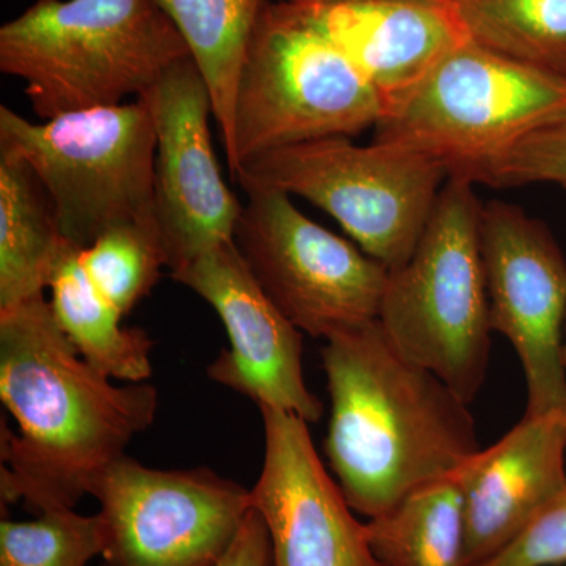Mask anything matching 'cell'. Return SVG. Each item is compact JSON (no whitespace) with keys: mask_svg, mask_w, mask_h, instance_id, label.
<instances>
[{"mask_svg":"<svg viewBox=\"0 0 566 566\" xmlns=\"http://www.w3.org/2000/svg\"><path fill=\"white\" fill-rule=\"evenodd\" d=\"M480 251L491 329L523 367L524 415L566 411L564 251L545 222L502 200L482 205Z\"/></svg>","mask_w":566,"mask_h":566,"instance_id":"11","label":"cell"},{"mask_svg":"<svg viewBox=\"0 0 566 566\" xmlns=\"http://www.w3.org/2000/svg\"><path fill=\"white\" fill-rule=\"evenodd\" d=\"M495 189L553 185L566 189V117L528 134L468 178Z\"/></svg>","mask_w":566,"mask_h":566,"instance_id":"24","label":"cell"},{"mask_svg":"<svg viewBox=\"0 0 566 566\" xmlns=\"http://www.w3.org/2000/svg\"><path fill=\"white\" fill-rule=\"evenodd\" d=\"M81 262L96 289L128 315L167 268L158 222H128L107 230L82 249Z\"/></svg>","mask_w":566,"mask_h":566,"instance_id":"22","label":"cell"},{"mask_svg":"<svg viewBox=\"0 0 566 566\" xmlns=\"http://www.w3.org/2000/svg\"><path fill=\"white\" fill-rule=\"evenodd\" d=\"M0 148L32 167L74 248L122 223L156 221V132L145 99L41 123L0 106Z\"/></svg>","mask_w":566,"mask_h":566,"instance_id":"7","label":"cell"},{"mask_svg":"<svg viewBox=\"0 0 566 566\" xmlns=\"http://www.w3.org/2000/svg\"><path fill=\"white\" fill-rule=\"evenodd\" d=\"M233 241L264 293L315 338L378 319L389 270L297 210L292 197L248 191Z\"/></svg>","mask_w":566,"mask_h":566,"instance_id":"9","label":"cell"},{"mask_svg":"<svg viewBox=\"0 0 566 566\" xmlns=\"http://www.w3.org/2000/svg\"><path fill=\"white\" fill-rule=\"evenodd\" d=\"M259 409L264 460L251 499L270 535V566H386L371 549L367 523L354 516L324 468L308 423L292 412Z\"/></svg>","mask_w":566,"mask_h":566,"instance_id":"14","label":"cell"},{"mask_svg":"<svg viewBox=\"0 0 566 566\" xmlns=\"http://www.w3.org/2000/svg\"><path fill=\"white\" fill-rule=\"evenodd\" d=\"M381 96L286 0L263 7L245 50L233 112V180L263 153L353 137L382 120Z\"/></svg>","mask_w":566,"mask_h":566,"instance_id":"5","label":"cell"},{"mask_svg":"<svg viewBox=\"0 0 566 566\" xmlns=\"http://www.w3.org/2000/svg\"><path fill=\"white\" fill-rule=\"evenodd\" d=\"M271 543L262 516L251 510L218 566H270Z\"/></svg>","mask_w":566,"mask_h":566,"instance_id":"26","label":"cell"},{"mask_svg":"<svg viewBox=\"0 0 566 566\" xmlns=\"http://www.w3.org/2000/svg\"><path fill=\"white\" fill-rule=\"evenodd\" d=\"M465 562L483 564L566 486V411L524 415L495 444L458 471Z\"/></svg>","mask_w":566,"mask_h":566,"instance_id":"16","label":"cell"},{"mask_svg":"<svg viewBox=\"0 0 566 566\" xmlns=\"http://www.w3.org/2000/svg\"><path fill=\"white\" fill-rule=\"evenodd\" d=\"M172 279L207 301L229 334L230 348L208 365L212 381L259 408L307 423L322 419L323 403L304 381L303 333L264 293L234 241L174 271Z\"/></svg>","mask_w":566,"mask_h":566,"instance_id":"13","label":"cell"},{"mask_svg":"<svg viewBox=\"0 0 566 566\" xmlns=\"http://www.w3.org/2000/svg\"><path fill=\"white\" fill-rule=\"evenodd\" d=\"M0 398L18 423L0 430L2 504L36 515L74 509L159 406L155 386H115L85 363L44 296L0 311Z\"/></svg>","mask_w":566,"mask_h":566,"instance_id":"1","label":"cell"},{"mask_svg":"<svg viewBox=\"0 0 566 566\" xmlns=\"http://www.w3.org/2000/svg\"><path fill=\"white\" fill-rule=\"evenodd\" d=\"M367 534L376 557L386 566H468L458 472L368 520Z\"/></svg>","mask_w":566,"mask_h":566,"instance_id":"20","label":"cell"},{"mask_svg":"<svg viewBox=\"0 0 566 566\" xmlns=\"http://www.w3.org/2000/svg\"><path fill=\"white\" fill-rule=\"evenodd\" d=\"M566 117V77L465 41L375 126L468 180L528 134Z\"/></svg>","mask_w":566,"mask_h":566,"instance_id":"8","label":"cell"},{"mask_svg":"<svg viewBox=\"0 0 566 566\" xmlns=\"http://www.w3.org/2000/svg\"><path fill=\"white\" fill-rule=\"evenodd\" d=\"M172 21L207 81L223 153L233 150V112L245 50L270 0H153Z\"/></svg>","mask_w":566,"mask_h":566,"instance_id":"19","label":"cell"},{"mask_svg":"<svg viewBox=\"0 0 566 566\" xmlns=\"http://www.w3.org/2000/svg\"><path fill=\"white\" fill-rule=\"evenodd\" d=\"M69 244L32 167L0 148V311L44 296Z\"/></svg>","mask_w":566,"mask_h":566,"instance_id":"17","label":"cell"},{"mask_svg":"<svg viewBox=\"0 0 566 566\" xmlns=\"http://www.w3.org/2000/svg\"><path fill=\"white\" fill-rule=\"evenodd\" d=\"M140 98L155 122V216L174 273L233 241L243 205L219 169L212 99L193 59L175 63Z\"/></svg>","mask_w":566,"mask_h":566,"instance_id":"12","label":"cell"},{"mask_svg":"<svg viewBox=\"0 0 566 566\" xmlns=\"http://www.w3.org/2000/svg\"><path fill=\"white\" fill-rule=\"evenodd\" d=\"M564 360H565V367H566V333H565V345H564Z\"/></svg>","mask_w":566,"mask_h":566,"instance_id":"27","label":"cell"},{"mask_svg":"<svg viewBox=\"0 0 566 566\" xmlns=\"http://www.w3.org/2000/svg\"><path fill=\"white\" fill-rule=\"evenodd\" d=\"M560 565H566V486L504 549L476 566Z\"/></svg>","mask_w":566,"mask_h":566,"instance_id":"25","label":"cell"},{"mask_svg":"<svg viewBox=\"0 0 566 566\" xmlns=\"http://www.w3.org/2000/svg\"><path fill=\"white\" fill-rule=\"evenodd\" d=\"M234 180L322 208L376 262L392 271L415 252L449 172L422 153L334 136L249 159Z\"/></svg>","mask_w":566,"mask_h":566,"instance_id":"6","label":"cell"},{"mask_svg":"<svg viewBox=\"0 0 566 566\" xmlns=\"http://www.w3.org/2000/svg\"><path fill=\"white\" fill-rule=\"evenodd\" d=\"M82 249L66 245L52 271L51 308L82 359L111 379L145 382L153 374L155 342L147 331L123 326V315L93 283Z\"/></svg>","mask_w":566,"mask_h":566,"instance_id":"18","label":"cell"},{"mask_svg":"<svg viewBox=\"0 0 566 566\" xmlns=\"http://www.w3.org/2000/svg\"><path fill=\"white\" fill-rule=\"evenodd\" d=\"M286 2L359 71L381 96L386 114L469 41L450 0Z\"/></svg>","mask_w":566,"mask_h":566,"instance_id":"15","label":"cell"},{"mask_svg":"<svg viewBox=\"0 0 566 566\" xmlns=\"http://www.w3.org/2000/svg\"><path fill=\"white\" fill-rule=\"evenodd\" d=\"M469 40L566 77V0H450Z\"/></svg>","mask_w":566,"mask_h":566,"instance_id":"21","label":"cell"},{"mask_svg":"<svg viewBox=\"0 0 566 566\" xmlns=\"http://www.w3.org/2000/svg\"><path fill=\"white\" fill-rule=\"evenodd\" d=\"M103 551L98 515L59 509L33 521H0V566H87Z\"/></svg>","mask_w":566,"mask_h":566,"instance_id":"23","label":"cell"},{"mask_svg":"<svg viewBox=\"0 0 566 566\" xmlns=\"http://www.w3.org/2000/svg\"><path fill=\"white\" fill-rule=\"evenodd\" d=\"M566 566V565H565Z\"/></svg>","mask_w":566,"mask_h":566,"instance_id":"28","label":"cell"},{"mask_svg":"<svg viewBox=\"0 0 566 566\" xmlns=\"http://www.w3.org/2000/svg\"><path fill=\"white\" fill-rule=\"evenodd\" d=\"M475 185L450 177L415 252L389 271L378 323L401 356L441 378L468 405L486 382L490 304Z\"/></svg>","mask_w":566,"mask_h":566,"instance_id":"4","label":"cell"},{"mask_svg":"<svg viewBox=\"0 0 566 566\" xmlns=\"http://www.w3.org/2000/svg\"><path fill=\"white\" fill-rule=\"evenodd\" d=\"M188 57L153 0H36L0 28V71L41 120L140 98Z\"/></svg>","mask_w":566,"mask_h":566,"instance_id":"3","label":"cell"},{"mask_svg":"<svg viewBox=\"0 0 566 566\" xmlns=\"http://www.w3.org/2000/svg\"><path fill=\"white\" fill-rule=\"evenodd\" d=\"M322 363L331 397L324 452L354 512L382 515L482 450L471 405L401 356L378 319L326 338Z\"/></svg>","mask_w":566,"mask_h":566,"instance_id":"2","label":"cell"},{"mask_svg":"<svg viewBox=\"0 0 566 566\" xmlns=\"http://www.w3.org/2000/svg\"><path fill=\"white\" fill-rule=\"evenodd\" d=\"M106 566H218L252 510L251 490L208 468H147L128 455L91 488Z\"/></svg>","mask_w":566,"mask_h":566,"instance_id":"10","label":"cell"}]
</instances>
